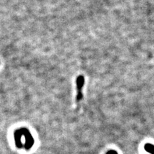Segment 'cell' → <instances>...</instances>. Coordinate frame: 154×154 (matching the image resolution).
<instances>
[{"label": "cell", "mask_w": 154, "mask_h": 154, "mask_svg": "<svg viewBox=\"0 0 154 154\" xmlns=\"http://www.w3.org/2000/svg\"><path fill=\"white\" fill-rule=\"evenodd\" d=\"M84 83H85V78L84 76L79 75L76 79V99H75V102L76 104H79L81 101H82L84 97L83 94V88Z\"/></svg>", "instance_id": "cell-1"}, {"label": "cell", "mask_w": 154, "mask_h": 154, "mask_svg": "<svg viewBox=\"0 0 154 154\" xmlns=\"http://www.w3.org/2000/svg\"><path fill=\"white\" fill-rule=\"evenodd\" d=\"M144 148L147 152H149L151 154H154V146L152 145V144H146L144 146Z\"/></svg>", "instance_id": "cell-2"}, {"label": "cell", "mask_w": 154, "mask_h": 154, "mask_svg": "<svg viewBox=\"0 0 154 154\" xmlns=\"http://www.w3.org/2000/svg\"><path fill=\"white\" fill-rule=\"evenodd\" d=\"M106 154H118V153L115 151H109L108 152H107Z\"/></svg>", "instance_id": "cell-3"}]
</instances>
